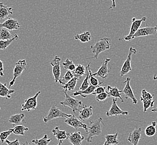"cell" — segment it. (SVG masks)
I'll use <instances>...</instances> for the list:
<instances>
[{
    "instance_id": "b9f144b4",
    "label": "cell",
    "mask_w": 157,
    "mask_h": 145,
    "mask_svg": "<svg viewBox=\"0 0 157 145\" xmlns=\"http://www.w3.org/2000/svg\"><path fill=\"white\" fill-rule=\"evenodd\" d=\"M106 91V88L105 87H101V86H98L96 87V89L94 90V91L92 93V95H98L101 94L102 93L105 92Z\"/></svg>"
},
{
    "instance_id": "60d3db41",
    "label": "cell",
    "mask_w": 157,
    "mask_h": 145,
    "mask_svg": "<svg viewBox=\"0 0 157 145\" xmlns=\"http://www.w3.org/2000/svg\"><path fill=\"white\" fill-rule=\"evenodd\" d=\"M155 101L153 100H149V101H144L143 102V108H144V112H146L149 108L153 107L154 106Z\"/></svg>"
},
{
    "instance_id": "7402d4cb",
    "label": "cell",
    "mask_w": 157,
    "mask_h": 145,
    "mask_svg": "<svg viewBox=\"0 0 157 145\" xmlns=\"http://www.w3.org/2000/svg\"><path fill=\"white\" fill-rule=\"evenodd\" d=\"M25 114L24 113L16 114L11 116L9 119V123L15 126L21 123H25Z\"/></svg>"
},
{
    "instance_id": "f907efd6",
    "label": "cell",
    "mask_w": 157,
    "mask_h": 145,
    "mask_svg": "<svg viewBox=\"0 0 157 145\" xmlns=\"http://www.w3.org/2000/svg\"><path fill=\"white\" fill-rule=\"evenodd\" d=\"M0 110H1V108H0Z\"/></svg>"
},
{
    "instance_id": "bcb514c9",
    "label": "cell",
    "mask_w": 157,
    "mask_h": 145,
    "mask_svg": "<svg viewBox=\"0 0 157 145\" xmlns=\"http://www.w3.org/2000/svg\"><path fill=\"white\" fill-rule=\"evenodd\" d=\"M151 112H157V106L153 108L151 110Z\"/></svg>"
},
{
    "instance_id": "ffe728a7",
    "label": "cell",
    "mask_w": 157,
    "mask_h": 145,
    "mask_svg": "<svg viewBox=\"0 0 157 145\" xmlns=\"http://www.w3.org/2000/svg\"><path fill=\"white\" fill-rule=\"evenodd\" d=\"M106 91L108 93L110 97L119 98L121 101V102H123V103L124 102V101L123 100L122 97L121 95V93H123V91H120L119 89L116 87H111L110 85H108L106 88Z\"/></svg>"
},
{
    "instance_id": "7c38bea8",
    "label": "cell",
    "mask_w": 157,
    "mask_h": 145,
    "mask_svg": "<svg viewBox=\"0 0 157 145\" xmlns=\"http://www.w3.org/2000/svg\"><path fill=\"white\" fill-rule=\"evenodd\" d=\"M130 80L131 79L129 77H127L125 79V80L124 82V83H125V87L123 89V93L124 94V98L125 99L130 98L132 103L134 104H136L138 103V100L135 97V95L134 94V92L132 91V88L130 86Z\"/></svg>"
},
{
    "instance_id": "d6986e66",
    "label": "cell",
    "mask_w": 157,
    "mask_h": 145,
    "mask_svg": "<svg viewBox=\"0 0 157 145\" xmlns=\"http://www.w3.org/2000/svg\"><path fill=\"white\" fill-rule=\"evenodd\" d=\"M13 15V9L0 2V20L8 18L9 15Z\"/></svg>"
},
{
    "instance_id": "9a60e30c",
    "label": "cell",
    "mask_w": 157,
    "mask_h": 145,
    "mask_svg": "<svg viewBox=\"0 0 157 145\" xmlns=\"http://www.w3.org/2000/svg\"><path fill=\"white\" fill-rule=\"evenodd\" d=\"M147 17L146 16H143L139 20H137L135 17H133L132 19V25L130 26V30L129 34L126 36L130 37L134 34H135L136 32H137L140 28L142 22L145 21L147 20Z\"/></svg>"
},
{
    "instance_id": "8fae6325",
    "label": "cell",
    "mask_w": 157,
    "mask_h": 145,
    "mask_svg": "<svg viewBox=\"0 0 157 145\" xmlns=\"http://www.w3.org/2000/svg\"><path fill=\"white\" fill-rule=\"evenodd\" d=\"M64 122L67 125H69V126L72 127L73 128H74L75 129L82 128L83 129H85L86 132L88 129V126L86 124L83 123L81 121H79L74 115H71V116L66 118Z\"/></svg>"
},
{
    "instance_id": "ab89813d",
    "label": "cell",
    "mask_w": 157,
    "mask_h": 145,
    "mask_svg": "<svg viewBox=\"0 0 157 145\" xmlns=\"http://www.w3.org/2000/svg\"><path fill=\"white\" fill-rule=\"evenodd\" d=\"M110 97L106 91L102 93L99 95H96V99L98 102H106V100L107 98Z\"/></svg>"
},
{
    "instance_id": "ac0fdd59",
    "label": "cell",
    "mask_w": 157,
    "mask_h": 145,
    "mask_svg": "<svg viewBox=\"0 0 157 145\" xmlns=\"http://www.w3.org/2000/svg\"><path fill=\"white\" fill-rule=\"evenodd\" d=\"M79 118L81 121H85L91 118L93 114V107L92 106L87 107L85 106L79 112Z\"/></svg>"
},
{
    "instance_id": "4fadbf2b",
    "label": "cell",
    "mask_w": 157,
    "mask_h": 145,
    "mask_svg": "<svg viewBox=\"0 0 157 145\" xmlns=\"http://www.w3.org/2000/svg\"><path fill=\"white\" fill-rule=\"evenodd\" d=\"M110 61L111 60L110 59H106L102 64L99 69L96 72L92 74V75L93 76H98L102 79H106L109 74L110 73V70L109 69L108 64Z\"/></svg>"
},
{
    "instance_id": "5b68a950",
    "label": "cell",
    "mask_w": 157,
    "mask_h": 145,
    "mask_svg": "<svg viewBox=\"0 0 157 145\" xmlns=\"http://www.w3.org/2000/svg\"><path fill=\"white\" fill-rule=\"evenodd\" d=\"M71 115L72 114L66 113L60 110L57 107L56 105H53L50 108V110H49L47 115L43 117V121L45 123H47L54 119L58 118H67L71 116Z\"/></svg>"
},
{
    "instance_id": "e0dca14e",
    "label": "cell",
    "mask_w": 157,
    "mask_h": 145,
    "mask_svg": "<svg viewBox=\"0 0 157 145\" xmlns=\"http://www.w3.org/2000/svg\"><path fill=\"white\" fill-rule=\"evenodd\" d=\"M142 129L141 128H137L130 133L127 138L128 141L132 145H138L139 142L141 138Z\"/></svg>"
},
{
    "instance_id": "1f68e13d",
    "label": "cell",
    "mask_w": 157,
    "mask_h": 145,
    "mask_svg": "<svg viewBox=\"0 0 157 145\" xmlns=\"http://www.w3.org/2000/svg\"><path fill=\"white\" fill-rule=\"evenodd\" d=\"M18 39H19L18 35L15 34L11 39L7 40H0V50H5L13 43V41L17 40Z\"/></svg>"
},
{
    "instance_id": "603a6c76",
    "label": "cell",
    "mask_w": 157,
    "mask_h": 145,
    "mask_svg": "<svg viewBox=\"0 0 157 145\" xmlns=\"http://www.w3.org/2000/svg\"><path fill=\"white\" fill-rule=\"evenodd\" d=\"M53 136L58 140V141H63L66 139H68V136L66 131L60 130L58 127H56L52 131Z\"/></svg>"
},
{
    "instance_id": "74e56055",
    "label": "cell",
    "mask_w": 157,
    "mask_h": 145,
    "mask_svg": "<svg viewBox=\"0 0 157 145\" xmlns=\"http://www.w3.org/2000/svg\"><path fill=\"white\" fill-rule=\"evenodd\" d=\"M13 133V128H11L5 131L0 132V142L4 143L6 141L8 137Z\"/></svg>"
},
{
    "instance_id": "f1b7e54d",
    "label": "cell",
    "mask_w": 157,
    "mask_h": 145,
    "mask_svg": "<svg viewBox=\"0 0 157 145\" xmlns=\"http://www.w3.org/2000/svg\"><path fill=\"white\" fill-rule=\"evenodd\" d=\"M78 80V79L74 76V78H73L69 82H68L66 84L62 86V88L64 89V91H72L75 88Z\"/></svg>"
},
{
    "instance_id": "6da1fadb",
    "label": "cell",
    "mask_w": 157,
    "mask_h": 145,
    "mask_svg": "<svg viewBox=\"0 0 157 145\" xmlns=\"http://www.w3.org/2000/svg\"><path fill=\"white\" fill-rule=\"evenodd\" d=\"M104 126L103 120L101 117L98 118V120L94 121H90L88 126V129L86 131L87 134V137L85 139L88 143L92 142V139L94 137L101 135L102 131V128Z\"/></svg>"
},
{
    "instance_id": "e575fe53",
    "label": "cell",
    "mask_w": 157,
    "mask_h": 145,
    "mask_svg": "<svg viewBox=\"0 0 157 145\" xmlns=\"http://www.w3.org/2000/svg\"><path fill=\"white\" fill-rule=\"evenodd\" d=\"M13 38V35L10 33L9 30L6 28H0V40H7Z\"/></svg>"
},
{
    "instance_id": "9c48e42d",
    "label": "cell",
    "mask_w": 157,
    "mask_h": 145,
    "mask_svg": "<svg viewBox=\"0 0 157 145\" xmlns=\"http://www.w3.org/2000/svg\"><path fill=\"white\" fill-rule=\"evenodd\" d=\"M117 98H113V103L110 110L106 111V114L107 117L111 116H127L129 114L128 111L121 110L119 107L117 105Z\"/></svg>"
},
{
    "instance_id": "ba28073f",
    "label": "cell",
    "mask_w": 157,
    "mask_h": 145,
    "mask_svg": "<svg viewBox=\"0 0 157 145\" xmlns=\"http://www.w3.org/2000/svg\"><path fill=\"white\" fill-rule=\"evenodd\" d=\"M41 93L40 91H39L34 96L30 97L25 100L24 103L22 104L21 111L27 110L28 112H30L31 110H36L38 105V97Z\"/></svg>"
},
{
    "instance_id": "30bf717a",
    "label": "cell",
    "mask_w": 157,
    "mask_h": 145,
    "mask_svg": "<svg viewBox=\"0 0 157 145\" xmlns=\"http://www.w3.org/2000/svg\"><path fill=\"white\" fill-rule=\"evenodd\" d=\"M60 62L61 58L58 56H56L50 61V65L52 66V72L54 78V82L57 83L59 80L60 77L61 75L60 70Z\"/></svg>"
},
{
    "instance_id": "d590c367",
    "label": "cell",
    "mask_w": 157,
    "mask_h": 145,
    "mask_svg": "<svg viewBox=\"0 0 157 145\" xmlns=\"http://www.w3.org/2000/svg\"><path fill=\"white\" fill-rule=\"evenodd\" d=\"M62 65L65 69L71 71V72L74 71L76 68L75 64L73 63L72 61L69 60L68 58L63 62Z\"/></svg>"
},
{
    "instance_id": "484cf974",
    "label": "cell",
    "mask_w": 157,
    "mask_h": 145,
    "mask_svg": "<svg viewBox=\"0 0 157 145\" xmlns=\"http://www.w3.org/2000/svg\"><path fill=\"white\" fill-rule=\"evenodd\" d=\"M74 38L75 40H78L82 43H86L91 41L92 37L91 36L90 32H85L81 34L75 35Z\"/></svg>"
},
{
    "instance_id": "d6a6232c",
    "label": "cell",
    "mask_w": 157,
    "mask_h": 145,
    "mask_svg": "<svg viewBox=\"0 0 157 145\" xmlns=\"http://www.w3.org/2000/svg\"><path fill=\"white\" fill-rule=\"evenodd\" d=\"M28 131L29 128L22 125H17L13 128V133L18 136H25V132Z\"/></svg>"
},
{
    "instance_id": "2e32d148",
    "label": "cell",
    "mask_w": 157,
    "mask_h": 145,
    "mask_svg": "<svg viewBox=\"0 0 157 145\" xmlns=\"http://www.w3.org/2000/svg\"><path fill=\"white\" fill-rule=\"evenodd\" d=\"M68 139L73 145H81L82 141L85 139V137L82 136L81 133L75 131L71 133H67Z\"/></svg>"
},
{
    "instance_id": "277c9868",
    "label": "cell",
    "mask_w": 157,
    "mask_h": 145,
    "mask_svg": "<svg viewBox=\"0 0 157 145\" xmlns=\"http://www.w3.org/2000/svg\"><path fill=\"white\" fill-rule=\"evenodd\" d=\"M157 34V25L154 27H146L143 28H140L137 32H136L135 34L130 36L127 37L125 36L123 38H120L119 40H124L125 41H131L135 38L143 37V36H148L151 35H154Z\"/></svg>"
},
{
    "instance_id": "cb8c5ba5",
    "label": "cell",
    "mask_w": 157,
    "mask_h": 145,
    "mask_svg": "<svg viewBox=\"0 0 157 145\" xmlns=\"http://www.w3.org/2000/svg\"><path fill=\"white\" fill-rule=\"evenodd\" d=\"M118 132L115 134H110L105 136L106 141L103 145H117L119 143V141L117 139Z\"/></svg>"
},
{
    "instance_id": "ee69618b",
    "label": "cell",
    "mask_w": 157,
    "mask_h": 145,
    "mask_svg": "<svg viewBox=\"0 0 157 145\" xmlns=\"http://www.w3.org/2000/svg\"><path fill=\"white\" fill-rule=\"evenodd\" d=\"M3 70H4V68H3V62L0 60V76H4Z\"/></svg>"
},
{
    "instance_id": "44dd1931",
    "label": "cell",
    "mask_w": 157,
    "mask_h": 145,
    "mask_svg": "<svg viewBox=\"0 0 157 145\" xmlns=\"http://www.w3.org/2000/svg\"><path fill=\"white\" fill-rule=\"evenodd\" d=\"M15 92V90L9 89L7 87L6 83L3 84L0 82V97L10 99L11 98V95Z\"/></svg>"
},
{
    "instance_id": "f6af8a7d",
    "label": "cell",
    "mask_w": 157,
    "mask_h": 145,
    "mask_svg": "<svg viewBox=\"0 0 157 145\" xmlns=\"http://www.w3.org/2000/svg\"><path fill=\"white\" fill-rule=\"evenodd\" d=\"M112 1V5L109 8V9H114L116 7V0H111Z\"/></svg>"
},
{
    "instance_id": "7bdbcfd3",
    "label": "cell",
    "mask_w": 157,
    "mask_h": 145,
    "mask_svg": "<svg viewBox=\"0 0 157 145\" xmlns=\"http://www.w3.org/2000/svg\"><path fill=\"white\" fill-rule=\"evenodd\" d=\"M5 143L7 145H21L19 140H18V139H16L15 140L13 141H10L9 140L6 139V141H5Z\"/></svg>"
},
{
    "instance_id": "5bb4252c",
    "label": "cell",
    "mask_w": 157,
    "mask_h": 145,
    "mask_svg": "<svg viewBox=\"0 0 157 145\" xmlns=\"http://www.w3.org/2000/svg\"><path fill=\"white\" fill-rule=\"evenodd\" d=\"M0 28H6L9 31L16 30L20 28V24L16 19L7 18L3 23H0Z\"/></svg>"
},
{
    "instance_id": "f35d334b",
    "label": "cell",
    "mask_w": 157,
    "mask_h": 145,
    "mask_svg": "<svg viewBox=\"0 0 157 145\" xmlns=\"http://www.w3.org/2000/svg\"><path fill=\"white\" fill-rule=\"evenodd\" d=\"M90 83L91 85L98 87L99 85L102 84L103 83V82H99L97 78H94V76H93L92 75L91 69H90Z\"/></svg>"
},
{
    "instance_id": "816d5d0a",
    "label": "cell",
    "mask_w": 157,
    "mask_h": 145,
    "mask_svg": "<svg viewBox=\"0 0 157 145\" xmlns=\"http://www.w3.org/2000/svg\"></svg>"
},
{
    "instance_id": "836d02e7",
    "label": "cell",
    "mask_w": 157,
    "mask_h": 145,
    "mask_svg": "<svg viewBox=\"0 0 157 145\" xmlns=\"http://www.w3.org/2000/svg\"><path fill=\"white\" fill-rule=\"evenodd\" d=\"M73 78H74V75H73L72 72L67 70L65 75L63 76L62 78L59 79L58 82L60 84L64 85L68 82H69L71 79H72Z\"/></svg>"
},
{
    "instance_id": "7a4b0ae2",
    "label": "cell",
    "mask_w": 157,
    "mask_h": 145,
    "mask_svg": "<svg viewBox=\"0 0 157 145\" xmlns=\"http://www.w3.org/2000/svg\"><path fill=\"white\" fill-rule=\"evenodd\" d=\"M111 46V39L110 38H103L100 39L99 41L96 43L94 45L90 47L91 51L94 54V57L87 58L88 59H97L98 55L101 53L109 50Z\"/></svg>"
},
{
    "instance_id": "f546056e",
    "label": "cell",
    "mask_w": 157,
    "mask_h": 145,
    "mask_svg": "<svg viewBox=\"0 0 157 145\" xmlns=\"http://www.w3.org/2000/svg\"><path fill=\"white\" fill-rule=\"evenodd\" d=\"M157 126V122L155 121H153L151 124L149 125L145 129V135L147 137H152L154 136L156 133L157 130L155 127Z\"/></svg>"
},
{
    "instance_id": "7dc6e473",
    "label": "cell",
    "mask_w": 157,
    "mask_h": 145,
    "mask_svg": "<svg viewBox=\"0 0 157 145\" xmlns=\"http://www.w3.org/2000/svg\"><path fill=\"white\" fill-rule=\"evenodd\" d=\"M22 145H32L31 143H29L28 142H27V141H25L24 143H22Z\"/></svg>"
},
{
    "instance_id": "c3c4849f",
    "label": "cell",
    "mask_w": 157,
    "mask_h": 145,
    "mask_svg": "<svg viewBox=\"0 0 157 145\" xmlns=\"http://www.w3.org/2000/svg\"><path fill=\"white\" fill-rule=\"evenodd\" d=\"M153 80H157V75L155 74L153 76Z\"/></svg>"
},
{
    "instance_id": "83f0119b",
    "label": "cell",
    "mask_w": 157,
    "mask_h": 145,
    "mask_svg": "<svg viewBox=\"0 0 157 145\" xmlns=\"http://www.w3.org/2000/svg\"><path fill=\"white\" fill-rule=\"evenodd\" d=\"M74 76L79 80L81 79L82 76L86 74V67L81 64H78L76 65L75 70L73 71Z\"/></svg>"
},
{
    "instance_id": "681fc988",
    "label": "cell",
    "mask_w": 157,
    "mask_h": 145,
    "mask_svg": "<svg viewBox=\"0 0 157 145\" xmlns=\"http://www.w3.org/2000/svg\"><path fill=\"white\" fill-rule=\"evenodd\" d=\"M62 141H62V140L59 141V142L58 144L57 145H62Z\"/></svg>"
},
{
    "instance_id": "52a82bcc",
    "label": "cell",
    "mask_w": 157,
    "mask_h": 145,
    "mask_svg": "<svg viewBox=\"0 0 157 145\" xmlns=\"http://www.w3.org/2000/svg\"><path fill=\"white\" fill-rule=\"evenodd\" d=\"M137 53L136 50L134 47H130L129 50V53L127 58L125 61L124 62L123 65L121 66V69L120 72V75L123 77L124 76L128 74L132 70V68L131 65V60H132V57L133 54H136Z\"/></svg>"
},
{
    "instance_id": "4dcf8cb0",
    "label": "cell",
    "mask_w": 157,
    "mask_h": 145,
    "mask_svg": "<svg viewBox=\"0 0 157 145\" xmlns=\"http://www.w3.org/2000/svg\"><path fill=\"white\" fill-rule=\"evenodd\" d=\"M52 141V139L49 138L47 135H44L41 139H33L32 142L36 145H48Z\"/></svg>"
},
{
    "instance_id": "8992f818",
    "label": "cell",
    "mask_w": 157,
    "mask_h": 145,
    "mask_svg": "<svg viewBox=\"0 0 157 145\" xmlns=\"http://www.w3.org/2000/svg\"><path fill=\"white\" fill-rule=\"evenodd\" d=\"M26 65L27 64L25 59L19 60L15 64L13 72V78L9 83V88L12 87L14 85L16 79L21 76L24 70H26Z\"/></svg>"
},
{
    "instance_id": "4316f807",
    "label": "cell",
    "mask_w": 157,
    "mask_h": 145,
    "mask_svg": "<svg viewBox=\"0 0 157 145\" xmlns=\"http://www.w3.org/2000/svg\"><path fill=\"white\" fill-rule=\"evenodd\" d=\"M96 88V87L90 85L88 88L85 89V91H75L73 93L72 95L73 96H75V97L78 96V95H80V96L82 97L83 98H86L88 95L92 94V93L94 91Z\"/></svg>"
},
{
    "instance_id": "d4e9b609",
    "label": "cell",
    "mask_w": 157,
    "mask_h": 145,
    "mask_svg": "<svg viewBox=\"0 0 157 145\" xmlns=\"http://www.w3.org/2000/svg\"><path fill=\"white\" fill-rule=\"evenodd\" d=\"M91 63V62H90ZM90 63L88 64L87 66L86 67V77H85V79L83 80V82L81 84V86L79 88V90L80 91H85V89L88 88V87H90V69H91L90 68Z\"/></svg>"
},
{
    "instance_id": "8d00e7d4",
    "label": "cell",
    "mask_w": 157,
    "mask_h": 145,
    "mask_svg": "<svg viewBox=\"0 0 157 145\" xmlns=\"http://www.w3.org/2000/svg\"><path fill=\"white\" fill-rule=\"evenodd\" d=\"M154 95H151L150 93L147 91L145 89H143L141 91V95L140 97V101L143 102L144 101L153 100Z\"/></svg>"
},
{
    "instance_id": "3957f363",
    "label": "cell",
    "mask_w": 157,
    "mask_h": 145,
    "mask_svg": "<svg viewBox=\"0 0 157 145\" xmlns=\"http://www.w3.org/2000/svg\"><path fill=\"white\" fill-rule=\"evenodd\" d=\"M65 95V99L63 102H61L60 104L63 106L64 107L71 108L72 110L73 113H76L77 112H79L81 109H82L85 107L86 105L83 104L82 101H79L78 99H77L75 98H73L67 94V91H64Z\"/></svg>"
}]
</instances>
